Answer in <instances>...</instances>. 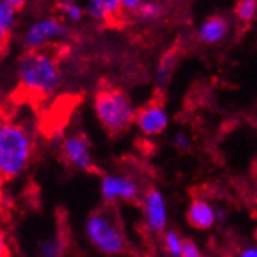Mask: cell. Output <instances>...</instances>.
Listing matches in <instances>:
<instances>
[{
  "label": "cell",
  "mask_w": 257,
  "mask_h": 257,
  "mask_svg": "<svg viewBox=\"0 0 257 257\" xmlns=\"http://www.w3.org/2000/svg\"><path fill=\"white\" fill-rule=\"evenodd\" d=\"M35 153L32 131L21 121H0V180H15L24 174Z\"/></svg>",
  "instance_id": "6da1fadb"
},
{
  "label": "cell",
  "mask_w": 257,
  "mask_h": 257,
  "mask_svg": "<svg viewBox=\"0 0 257 257\" xmlns=\"http://www.w3.org/2000/svg\"><path fill=\"white\" fill-rule=\"evenodd\" d=\"M18 81L27 95L49 98L62 85V71L55 55L46 49L29 51L18 63Z\"/></svg>",
  "instance_id": "7a4b0ae2"
},
{
  "label": "cell",
  "mask_w": 257,
  "mask_h": 257,
  "mask_svg": "<svg viewBox=\"0 0 257 257\" xmlns=\"http://www.w3.org/2000/svg\"><path fill=\"white\" fill-rule=\"evenodd\" d=\"M93 110L99 125L109 134L118 136L131 128L138 109L123 90L115 87H103L95 93Z\"/></svg>",
  "instance_id": "3957f363"
},
{
  "label": "cell",
  "mask_w": 257,
  "mask_h": 257,
  "mask_svg": "<svg viewBox=\"0 0 257 257\" xmlns=\"http://www.w3.org/2000/svg\"><path fill=\"white\" fill-rule=\"evenodd\" d=\"M85 238L104 255H120L128 248L125 230L110 208H99L87 216L84 224Z\"/></svg>",
  "instance_id": "277c9868"
},
{
  "label": "cell",
  "mask_w": 257,
  "mask_h": 257,
  "mask_svg": "<svg viewBox=\"0 0 257 257\" xmlns=\"http://www.w3.org/2000/svg\"><path fill=\"white\" fill-rule=\"evenodd\" d=\"M68 26L59 18H41L32 22L24 33V46L29 51H43L51 43L65 40L68 37Z\"/></svg>",
  "instance_id": "5b68a950"
},
{
  "label": "cell",
  "mask_w": 257,
  "mask_h": 257,
  "mask_svg": "<svg viewBox=\"0 0 257 257\" xmlns=\"http://www.w3.org/2000/svg\"><path fill=\"white\" fill-rule=\"evenodd\" d=\"M103 202L114 205L117 202H134L139 197V185L134 178L123 174H106L99 185Z\"/></svg>",
  "instance_id": "8992f818"
},
{
  "label": "cell",
  "mask_w": 257,
  "mask_h": 257,
  "mask_svg": "<svg viewBox=\"0 0 257 257\" xmlns=\"http://www.w3.org/2000/svg\"><path fill=\"white\" fill-rule=\"evenodd\" d=\"M62 158L70 167L81 172H92L95 169L93 153L90 142L81 133H74L66 136L60 145Z\"/></svg>",
  "instance_id": "52a82bcc"
},
{
  "label": "cell",
  "mask_w": 257,
  "mask_h": 257,
  "mask_svg": "<svg viewBox=\"0 0 257 257\" xmlns=\"http://www.w3.org/2000/svg\"><path fill=\"white\" fill-rule=\"evenodd\" d=\"M142 210L145 224L153 233H164L167 229L166 199L158 188H149L142 196Z\"/></svg>",
  "instance_id": "ba28073f"
},
{
  "label": "cell",
  "mask_w": 257,
  "mask_h": 257,
  "mask_svg": "<svg viewBox=\"0 0 257 257\" xmlns=\"http://www.w3.org/2000/svg\"><path fill=\"white\" fill-rule=\"evenodd\" d=\"M134 123L144 136H160L169 125V115L161 103L152 101L136 110Z\"/></svg>",
  "instance_id": "9c48e42d"
},
{
  "label": "cell",
  "mask_w": 257,
  "mask_h": 257,
  "mask_svg": "<svg viewBox=\"0 0 257 257\" xmlns=\"http://www.w3.org/2000/svg\"><path fill=\"white\" fill-rule=\"evenodd\" d=\"M230 33V22L226 16L213 15L205 18L196 30V38L205 46H216Z\"/></svg>",
  "instance_id": "30bf717a"
},
{
  "label": "cell",
  "mask_w": 257,
  "mask_h": 257,
  "mask_svg": "<svg viewBox=\"0 0 257 257\" xmlns=\"http://www.w3.org/2000/svg\"><path fill=\"white\" fill-rule=\"evenodd\" d=\"M186 221L193 229L208 230L213 227L218 221L216 208L211 207V204H208L207 200L196 197L193 199L191 205H189L186 211Z\"/></svg>",
  "instance_id": "8fae6325"
},
{
  "label": "cell",
  "mask_w": 257,
  "mask_h": 257,
  "mask_svg": "<svg viewBox=\"0 0 257 257\" xmlns=\"http://www.w3.org/2000/svg\"><path fill=\"white\" fill-rule=\"evenodd\" d=\"M85 15L96 22L115 21L121 15L120 0H87Z\"/></svg>",
  "instance_id": "7c38bea8"
},
{
  "label": "cell",
  "mask_w": 257,
  "mask_h": 257,
  "mask_svg": "<svg viewBox=\"0 0 257 257\" xmlns=\"http://www.w3.org/2000/svg\"><path fill=\"white\" fill-rule=\"evenodd\" d=\"M178 59H180V55H178L175 49L166 51L160 57L158 65H156V70H155V85L160 92L166 90V87L169 85L174 76V71L177 68Z\"/></svg>",
  "instance_id": "4fadbf2b"
},
{
  "label": "cell",
  "mask_w": 257,
  "mask_h": 257,
  "mask_svg": "<svg viewBox=\"0 0 257 257\" xmlns=\"http://www.w3.org/2000/svg\"><path fill=\"white\" fill-rule=\"evenodd\" d=\"M66 249V243L60 233L43 238L38 244L40 257H63Z\"/></svg>",
  "instance_id": "5bb4252c"
},
{
  "label": "cell",
  "mask_w": 257,
  "mask_h": 257,
  "mask_svg": "<svg viewBox=\"0 0 257 257\" xmlns=\"http://www.w3.org/2000/svg\"><path fill=\"white\" fill-rule=\"evenodd\" d=\"M164 13H166V8L161 2H158V0H147V2L139 8L136 16L145 22H155L161 19Z\"/></svg>",
  "instance_id": "9a60e30c"
},
{
  "label": "cell",
  "mask_w": 257,
  "mask_h": 257,
  "mask_svg": "<svg viewBox=\"0 0 257 257\" xmlns=\"http://www.w3.org/2000/svg\"><path fill=\"white\" fill-rule=\"evenodd\" d=\"M164 251L169 257H183V238L175 229H166L164 232Z\"/></svg>",
  "instance_id": "2e32d148"
},
{
  "label": "cell",
  "mask_w": 257,
  "mask_h": 257,
  "mask_svg": "<svg viewBox=\"0 0 257 257\" xmlns=\"http://www.w3.org/2000/svg\"><path fill=\"white\" fill-rule=\"evenodd\" d=\"M235 16L243 24H249L257 18V0H238L235 5Z\"/></svg>",
  "instance_id": "e0dca14e"
},
{
  "label": "cell",
  "mask_w": 257,
  "mask_h": 257,
  "mask_svg": "<svg viewBox=\"0 0 257 257\" xmlns=\"http://www.w3.org/2000/svg\"><path fill=\"white\" fill-rule=\"evenodd\" d=\"M59 10L63 18L70 22H79L85 15V8L77 4L76 0H62L59 4Z\"/></svg>",
  "instance_id": "ac0fdd59"
},
{
  "label": "cell",
  "mask_w": 257,
  "mask_h": 257,
  "mask_svg": "<svg viewBox=\"0 0 257 257\" xmlns=\"http://www.w3.org/2000/svg\"><path fill=\"white\" fill-rule=\"evenodd\" d=\"M15 22H16V8L5 2H0V33L4 37H8Z\"/></svg>",
  "instance_id": "d6986e66"
},
{
  "label": "cell",
  "mask_w": 257,
  "mask_h": 257,
  "mask_svg": "<svg viewBox=\"0 0 257 257\" xmlns=\"http://www.w3.org/2000/svg\"><path fill=\"white\" fill-rule=\"evenodd\" d=\"M147 2V0H120L121 5V13H130V15H136L139 8Z\"/></svg>",
  "instance_id": "ffe728a7"
},
{
  "label": "cell",
  "mask_w": 257,
  "mask_h": 257,
  "mask_svg": "<svg viewBox=\"0 0 257 257\" xmlns=\"http://www.w3.org/2000/svg\"><path fill=\"white\" fill-rule=\"evenodd\" d=\"M172 144H174V147L177 150L186 152L189 147H191V139H189V136L186 133H177L174 136V139H172Z\"/></svg>",
  "instance_id": "44dd1931"
},
{
  "label": "cell",
  "mask_w": 257,
  "mask_h": 257,
  "mask_svg": "<svg viewBox=\"0 0 257 257\" xmlns=\"http://www.w3.org/2000/svg\"><path fill=\"white\" fill-rule=\"evenodd\" d=\"M183 257H204V254L191 238H183Z\"/></svg>",
  "instance_id": "7402d4cb"
},
{
  "label": "cell",
  "mask_w": 257,
  "mask_h": 257,
  "mask_svg": "<svg viewBox=\"0 0 257 257\" xmlns=\"http://www.w3.org/2000/svg\"><path fill=\"white\" fill-rule=\"evenodd\" d=\"M8 237L7 232L0 227V257H10L8 255Z\"/></svg>",
  "instance_id": "603a6c76"
},
{
  "label": "cell",
  "mask_w": 257,
  "mask_h": 257,
  "mask_svg": "<svg viewBox=\"0 0 257 257\" xmlns=\"http://www.w3.org/2000/svg\"><path fill=\"white\" fill-rule=\"evenodd\" d=\"M2 2H5V4L11 5V7H13V8L19 10V8H22V7L26 5V2H27V0H2Z\"/></svg>",
  "instance_id": "cb8c5ba5"
},
{
  "label": "cell",
  "mask_w": 257,
  "mask_h": 257,
  "mask_svg": "<svg viewBox=\"0 0 257 257\" xmlns=\"http://www.w3.org/2000/svg\"><path fill=\"white\" fill-rule=\"evenodd\" d=\"M238 257H257V248H246V249H243Z\"/></svg>",
  "instance_id": "d4e9b609"
},
{
  "label": "cell",
  "mask_w": 257,
  "mask_h": 257,
  "mask_svg": "<svg viewBox=\"0 0 257 257\" xmlns=\"http://www.w3.org/2000/svg\"><path fill=\"white\" fill-rule=\"evenodd\" d=\"M4 211H5V199L2 194V188H0V221L4 218Z\"/></svg>",
  "instance_id": "484cf974"
},
{
  "label": "cell",
  "mask_w": 257,
  "mask_h": 257,
  "mask_svg": "<svg viewBox=\"0 0 257 257\" xmlns=\"http://www.w3.org/2000/svg\"><path fill=\"white\" fill-rule=\"evenodd\" d=\"M5 38H7V37H4V35H2V33H0V44H2V43L5 41Z\"/></svg>",
  "instance_id": "4316f807"
},
{
  "label": "cell",
  "mask_w": 257,
  "mask_h": 257,
  "mask_svg": "<svg viewBox=\"0 0 257 257\" xmlns=\"http://www.w3.org/2000/svg\"><path fill=\"white\" fill-rule=\"evenodd\" d=\"M33 2H40V0H33Z\"/></svg>",
  "instance_id": "83f0119b"
},
{
  "label": "cell",
  "mask_w": 257,
  "mask_h": 257,
  "mask_svg": "<svg viewBox=\"0 0 257 257\" xmlns=\"http://www.w3.org/2000/svg\"><path fill=\"white\" fill-rule=\"evenodd\" d=\"M0 2H2V0H0Z\"/></svg>",
  "instance_id": "f1b7e54d"
}]
</instances>
